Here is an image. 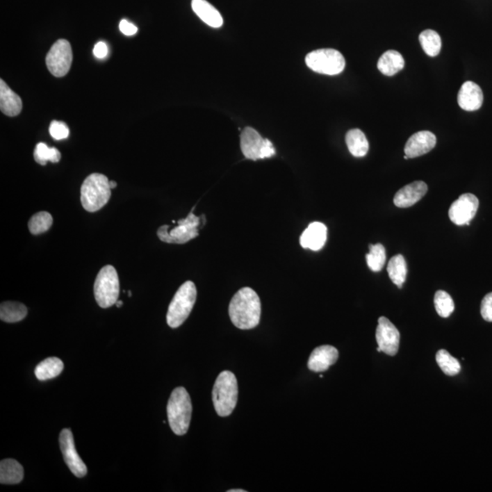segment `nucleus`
Segmentation results:
<instances>
[{
  "label": "nucleus",
  "mask_w": 492,
  "mask_h": 492,
  "mask_svg": "<svg viewBox=\"0 0 492 492\" xmlns=\"http://www.w3.org/2000/svg\"><path fill=\"white\" fill-rule=\"evenodd\" d=\"M229 316L234 326L239 329H253L259 326L261 301L256 292L250 287L240 289L230 302Z\"/></svg>",
  "instance_id": "nucleus-1"
},
{
  "label": "nucleus",
  "mask_w": 492,
  "mask_h": 492,
  "mask_svg": "<svg viewBox=\"0 0 492 492\" xmlns=\"http://www.w3.org/2000/svg\"><path fill=\"white\" fill-rule=\"evenodd\" d=\"M192 413L191 397L186 388L179 386L172 392L167 404V416L170 427L174 434H186L191 423Z\"/></svg>",
  "instance_id": "nucleus-2"
},
{
  "label": "nucleus",
  "mask_w": 492,
  "mask_h": 492,
  "mask_svg": "<svg viewBox=\"0 0 492 492\" xmlns=\"http://www.w3.org/2000/svg\"><path fill=\"white\" fill-rule=\"evenodd\" d=\"M238 400V384L236 377L230 371L219 374L213 386V402L220 417H228L236 409Z\"/></svg>",
  "instance_id": "nucleus-3"
},
{
  "label": "nucleus",
  "mask_w": 492,
  "mask_h": 492,
  "mask_svg": "<svg viewBox=\"0 0 492 492\" xmlns=\"http://www.w3.org/2000/svg\"><path fill=\"white\" fill-rule=\"evenodd\" d=\"M110 181L101 174H92L85 179L81 189L82 207L87 212L95 213L101 210L109 202Z\"/></svg>",
  "instance_id": "nucleus-4"
},
{
  "label": "nucleus",
  "mask_w": 492,
  "mask_h": 492,
  "mask_svg": "<svg viewBox=\"0 0 492 492\" xmlns=\"http://www.w3.org/2000/svg\"><path fill=\"white\" fill-rule=\"evenodd\" d=\"M196 297L197 290L195 283L187 281L181 286L167 312L166 320L170 327L177 328L186 322L195 306Z\"/></svg>",
  "instance_id": "nucleus-5"
},
{
  "label": "nucleus",
  "mask_w": 492,
  "mask_h": 492,
  "mask_svg": "<svg viewBox=\"0 0 492 492\" xmlns=\"http://www.w3.org/2000/svg\"><path fill=\"white\" fill-rule=\"evenodd\" d=\"M120 295V280L116 269L104 266L99 272L95 283V297L101 309H109L116 304Z\"/></svg>",
  "instance_id": "nucleus-6"
},
{
  "label": "nucleus",
  "mask_w": 492,
  "mask_h": 492,
  "mask_svg": "<svg viewBox=\"0 0 492 492\" xmlns=\"http://www.w3.org/2000/svg\"><path fill=\"white\" fill-rule=\"evenodd\" d=\"M306 63L313 72L330 76L341 74L345 66V58L341 52L333 49L310 52L306 57Z\"/></svg>",
  "instance_id": "nucleus-7"
},
{
  "label": "nucleus",
  "mask_w": 492,
  "mask_h": 492,
  "mask_svg": "<svg viewBox=\"0 0 492 492\" xmlns=\"http://www.w3.org/2000/svg\"><path fill=\"white\" fill-rule=\"evenodd\" d=\"M202 218L196 216L192 212L186 218L178 222L177 227L169 229V225H163L157 231V236L161 241L168 244H186L199 236L198 227H200Z\"/></svg>",
  "instance_id": "nucleus-8"
},
{
  "label": "nucleus",
  "mask_w": 492,
  "mask_h": 492,
  "mask_svg": "<svg viewBox=\"0 0 492 492\" xmlns=\"http://www.w3.org/2000/svg\"><path fill=\"white\" fill-rule=\"evenodd\" d=\"M241 150L246 159H268L275 155L273 143L268 139H263L254 129L245 128L241 133Z\"/></svg>",
  "instance_id": "nucleus-9"
},
{
  "label": "nucleus",
  "mask_w": 492,
  "mask_h": 492,
  "mask_svg": "<svg viewBox=\"0 0 492 492\" xmlns=\"http://www.w3.org/2000/svg\"><path fill=\"white\" fill-rule=\"evenodd\" d=\"M72 58V49L69 41L58 40L47 54L46 65L55 77H64L69 72Z\"/></svg>",
  "instance_id": "nucleus-10"
},
{
  "label": "nucleus",
  "mask_w": 492,
  "mask_h": 492,
  "mask_svg": "<svg viewBox=\"0 0 492 492\" xmlns=\"http://www.w3.org/2000/svg\"><path fill=\"white\" fill-rule=\"evenodd\" d=\"M60 446L63 452L64 461L68 466L70 471L78 478H83L87 475L86 465L79 456L75 448L74 438L69 429L61 430L60 434Z\"/></svg>",
  "instance_id": "nucleus-11"
},
{
  "label": "nucleus",
  "mask_w": 492,
  "mask_h": 492,
  "mask_svg": "<svg viewBox=\"0 0 492 492\" xmlns=\"http://www.w3.org/2000/svg\"><path fill=\"white\" fill-rule=\"evenodd\" d=\"M479 208V199L471 193H465L454 202L450 208V221L457 225H470Z\"/></svg>",
  "instance_id": "nucleus-12"
},
{
  "label": "nucleus",
  "mask_w": 492,
  "mask_h": 492,
  "mask_svg": "<svg viewBox=\"0 0 492 492\" xmlns=\"http://www.w3.org/2000/svg\"><path fill=\"white\" fill-rule=\"evenodd\" d=\"M376 338L382 352L392 356L397 355L400 342V331L384 316L379 319Z\"/></svg>",
  "instance_id": "nucleus-13"
},
{
  "label": "nucleus",
  "mask_w": 492,
  "mask_h": 492,
  "mask_svg": "<svg viewBox=\"0 0 492 492\" xmlns=\"http://www.w3.org/2000/svg\"><path fill=\"white\" fill-rule=\"evenodd\" d=\"M437 138L430 131H423L413 134L405 146V154L409 158L420 157L435 147Z\"/></svg>",
  "instance_id": "nucleus-14"
},
{
  "label": "nucleus",
  "mask_w": 492,
  "mask_h": 492,
  "mask_svg": "<svg viewBox=\"0 0 492 492\" xmlns=\"http://www.w3.org/2000/svg\"><path fill=\"white\" fill-rule=\"evenodd\" d=\"M338 359V351L332 345L316 347L309 356V368L313 372L327 371Z\"/></svg>",
  "instance_id": "nucleus-15"
},
{
  "label": "nucleus",
  "mask_w": 492,
  "mask_h": 492,
  "mask_svg": "<svg viewBox=\"0 0 492 492\" xmlns=\"http://www.w3.org/2000/svg\"><path fill=\"white\" fill-rule=\"evenodd\" d=\"M327 228L322 222H315L304 231L300 237V245L304 249L319 251L326 245Z\"/></svg>",
  "instance_id": "nucleus-16"
},
{
  "label": "nucleus",
  "mask_w": 492,
  "mask_h": 492,
  "mask_svg": "<svg viewBox=\"0 0 492 492\" xmlns=\"http://www.w3.org/2000/svg\"><path fill=\"white\" fill-rule=\"evenodd\" d=\"M427 192V186L424 181H418L404 186L396 193L394 204L400 208H408L417 204Z\"/></svg>",
  "instance_id": "nucleus-17"
},
{
  "label": "nucleus",
  "mask_w": 492,
  "mask_h": 492,
  "mask_svg": "<svg viewBox=\"0 0 492 492\" xmlns=\"http://www.w3.org/2000/svg\"><path fill=\"white\" fill-rule=\"evenodd\" d=\"M458 104L464 110L480 109L483 104V93L479 85L473 81L465 82L459 92Z\"/></svg>",
  "instance_id": "nucleus-18"
},
{
  "label": "nucleus",
  "mask_w": 492,
  "mask_h": 492,
  "mask_svg": "<svg viewBox=\"0 0 492 492\" xmlns=\"http://www.w3.org/2000/svg\"><path fill=\"white\" fill-rule=\"evenodd\" d=\"M0 109L10 117L19 115L22 110V99L3 80L0 81Z\"/></svg>",
  "instance_id": "nucleus-19"
},
{
  "label": "nucleus",
  "mask_w": 492,
  "mask_h": 492,
  "mask_svg": "<svg viewBox=\"0 0 492 492\" xmlns=\"http://www.w3.org/2000/svg\"><path fill=\"white\" fill-rule=\"evenodd\" d=\"M192 10L208 26L212 28H221L224 19L219 11L206 0H192Z\"/></svg>",
  "instance_id": "nucleus-20"
},
{
  "label": "nucleus",
  "mask_w": 492,
  "mask_h": 492,
  "mask_svg": "<svg viewBox=\"0 0 492 492\" xmlns=\"http://www.w3.org/2000/svg\"><path fill=\"white\" fill-rule=\"evenodd\" d=\"M24 478V468L13 459H3L0 462V482L1 484H19Z\"/></svg>",
  "instance_id": "nucleus-21"
},
{
  "label": "nucleus",
  "mask_w": 492,
  "mask_h": 492,
  "mask_svg": "<svg viewBox=\"0 0 492 492\" xmlns=\"http://www.w3.org/2000/svg\"><path fill=\"white\" fill-rule=\"evenodd\" d=\"M405 60L402 55L396 51H388L380 57L377 63V69L382 74L393 76L403 69Z\"/></svg>",
  "instance_id": "nucleus-22"
},
{
  "label": "nucleus",
  "mask_w": 492,
  "mask_h": 492,
  "mask_svg": "<svg viewBox=\"0 0 492 492\" xmlns=\"http://www.w3.org/2000/svg\"><path fill=\"white\" fill-rule=\"evenodd\" d=\"M64 364L58 357H48L35 368V376L40 382L55 379L63 371Z\"/></svg>",
  "instance_id": "nucleus-23"
},
{
  "label": "nucleus",
  "mask_w": 492,
  "mask_h": 492,
  "mask_svg": "<svg viewBox=\"0 0 492 492\" xmlns=\"http://www.w3.org/2000/svg\"><path fill=\"white\" fill-rule=\"evenodd\" d=\"M348 150L355 157H364L367 155L369 145L367 137L359 129L350 130L345 136Z\"/></svg>",
  "instance_id": "nucleus-24"
},
{
  "label": "nucleus",
  "mask_w": 492,
  "mask_h": 492,
  "mask_svg": "<svg viewBox=\"0 0 492 492\" xmlns=\"http://www.w3.org/2000/svg\"><path fill=\"white\" fill-rule=\"evenodd\" d=\"M27 315V307L19 302H4L0 306V318L7 323H17L23 320Z\"/></svg>",
  "instance_id": "nucleus-25"
},
{
  "label": "nucleus",
  "mask_w": 492,
  "mask_h": 492,
  "mask_svg": "<svg viewBox=\"0 0 492 492\" xmlns=\"http://www.w3.org/2000/svg\"><path fill=\"white\" fill-rule=\"evenodd\" d=\"M388 273L392 282L398 288H402L403 284L405 283L407 274H408V266L405 259L401 254H397L392 257L388 265Z\"/></svg>",
  "instance_id": "nucleus-26"
},
{
  "label": "nucleus",
  "mask_w": 492,
  "mask_h": 492,
  "mask_svg": "<svg viewBox=\"0 0 492 492\" xmlns=\"http://www.w3.org/2000/svg\"><path fill=\"white\" fill-rule=\"evenodd\" d=\"M420 42L425 54L429 55V57H436L441 52V36L437 32L432 31V29H427V31L421 32Z\"/></svg>",
  "instance_id": "nucleus-27"
},
{
  "label": "nucleus",
  "mask_w": 492,
  "mask_h": 492,
  "mask_svg": "<svg viewBox=\"0 0 492 492\" xmlns=\"http://www.w3.org/2000/svg\"><path fill=\"white\" fill-rule=\"evenodd\" d=\"M366 259L371 271H382L386 260L385 247L382 244L369 245V253Z\"/></svg>",
  "instance_id": "nucleus-28"
},
{
  "label": "nucleus",
  "mask_w": 492,
  "mask_h": 492,
  "mask_svg": "<svg viewBox=\"0 0 492 492\" xmlns=\"http://www.w3.org/2000/svg\"><path fill=\"white\" fill-rule=\"evenodd\" d=\"M436 360H437L439 368L448 376H456L461 371V364H459V360L451 356L447 350H439L436 355Z\"/></svg>",
  "instance_id": "nucleus-29"
},
{
  "label": "nucleus",
  "mask_w": 492,
  "mask_h": 492,
  "mask_svg": "<svg viewBox=\"0 0 492 492\" xmlns=\"http://www.w3.org/2000/svg\"><path fill=\"white\" fill-rule=\"evenodd\" d=\"M54 224V218L48 212H40L32 216L28 222L29 232L32 234H40L47 232Z\"/></svg>",
  "instance_id": "nucleus-30"
},
{
  "label": "nucleus",
  "mask_w": 492,
  "mask_h": 492,
  "mask_svg": "<svg viewBox=\"0 0 492 492\" xmlns=\"http://www.w3.org/2000/svg\"><path fill=\"white\" fill-rule=\"evenodd\" d=\"M61 158L60 152L58 149L49 148L45 143H38L34 151V159L41 165H45L48 162L57 163Z\"/></svg>",
  "instance_id": "nucleus-31"
},
{
  "label": "nucleus",
  "mask_w": 492,
  "mask_h": 492,
  "mask_svg": "<svg viewBox=\"0 0 492 492\" xmlns=\"http://www.w3.org/2000/svg\"><path fill=\"white\" fill-rule=\"evenodd\" d=\"M434 304L436 311L441 318H449L452 314L455 306L450 295L447 292L439 290L435 294Z\"/></svg>",
  "instance_id": "nucleus-32"
},
{
  "label": "nucleus",
  "mask_w": 492,
  "mask_h": 492,
  "mask_svg": "<svg viewBox=\"0 0 492 492\" xmlns=\"http://www.w3.org/2000/svg\"><path fill=\"white\" fill-rule=\"evenodd\" d=\"M49 133L54 139L57 140L67 139L69 136L68 126L64 122L54 121L49 126Z\"/></svg>",
  "instance_id": "nucleus-33"
},
{
  "label": "nucleus",
  "mask_w": 492,
  "mask_h": 492,
  "mask_svg": "<svg viewBox=\"0 0 492 492\" xmlns=\"http://www.w3.org/2000/svg\"><path fill=\"white\" fill-rule=\"evenodd\" d=\"M480 313L485 321L492 322V293L486 295L483 298Z\"/></svg>",
  "instance_id": "nucleus-34"
},
{
  "label": "nucleus",
  "mask_w": 492,
  "mask_h": 492,
  "mask_svg": "<svg viewBox=\"0 0 492 492\" xmlns=\"http://www.w3.org/2000/svg\"><path fill=\"white\" fill-rule=\"evenodd\" d=\"M120 29H121L122 33L126 35V36H133V35H136L138 31L136 26L128 22L127 19L122 20L121 23H120Z\"/></svg>",
  "instance_id": "nucleus-35"
},
{
  "label": "nucleus",
  "mask_w": 492,
  "mask_h": 492,
  "mask_svg": "<svg viewBox=\"0 0 492 492\" xmlns=\"http://www.w3.org/2000/svg\"><path fill=\"white\" fill-rule=\"evenodd\" d=\"M93 54L98 58H106L108 55V46L106 43L102 42V41H99V42L97 43L95 49H93Z\"/></svg>",
  "instance_id": "nucleus-36"
},
{
  "label": "nucleus",
  "mask_w": 492,
  "mask_h": 492,
  "mask_svg": "<svg viewBox=\"0 0 492 492\" xmlns=\"http://www.w3.org/2000/svg\"><path fill=\"white\" fill-rule=\"evenodd\" d=\"M110 186L111 189L116 188L117 187V183L116 181H110Z\"/></svg>",
  "instance_id": "nucleus-37"
},
{
  "label": "nucleus",
  "mask_w": 492,
  "mask_h": 492,
  "mask_svg": "<svg viewBox=\"0 0 492 492\" xmlns=\"http://www.w3.org/2000/svg\"><path fill=\"white\" fill-rule=\"evenodd\" d=\"M122 304H123L122 301H120V300L117 301V303H116L117 307H122Z\"/></svg>",
  "instance_id": "nucleus-38"
},
{
  "label": "nucleus",
  "mask_w": 492,
  "mask_h": 492,
  "mask_svg": "<svg viewBox=\"0 0 492 492\" xmlns=\"http://www.w3.org/2000/svg\"><path fill=\"white\" fill-rule=\"evenodd\" d=\"M228 492H246V491L239 490V489H237V490H229Z\"/></svg>",
  "instance_id": "nucleus-39"
},
{
  "label": "nucleus",
  "mask_w": 492,
  "mask_h": 492,
  "mask_svg": "<svg viewBox=\"0 0 492 492\" xmlns=\"http://www.w3.org/2000/svg\"><path fill=\"white\" fill-rule=\"evenodd\" d=\"M129 295H130V297H131V291H129Z\"/></svg>",
  "instance_id": "nucleus-40"
}]
</instances>
